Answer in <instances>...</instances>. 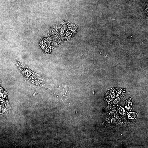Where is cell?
<instances>
[{"label":"cell","instance_id":"1","mask_svg":"<svg viewBox=\"0 0 148 148\" xmlns=\"http://www.w3.org/2000/svg\"><path fill=\"white\" fill-rule=\"evenodd\" d=\"M15 64L23 75L29 81L38 86L42 85L43 78L42 76L36 73L30 69L24 64L16 60Z\"/></svg>","mask_w":148,"mask_h":148}]
</instances>
